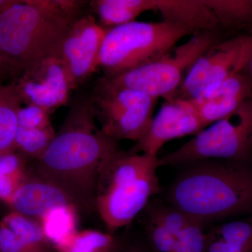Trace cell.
I'll use <instances>...</instances> for the list:
<instances>
[{"label": "cell", "mask_w": 252, "mask_h": 252, "mask_svg": "<svg viewBox=\"0 0 252 252\" xmlns=\"http://www.w3.org/2000/svg\"><path fill=\"white\" fill-rule=\"evenodd\" d=\"M90 95L76 97L54 140L36 159V175L64 192L79 210L96 211L99 177L122 152L95 124Z\"/></svg>", "instance_id": "obj_1"}, {"label": "cell", "mask_w": 252, "mask_h": 252, "mask_svg": "<svg viewBox=\"0 0 252 252\" xmlns=\"http://www.w3.org/2000/svg\"><path fill=\"white\" fill-rule=\"evenodd\" d=\"M88 1L22 0L0 13V71L20 76L59 53L71 24Z\"/></svg>", "instance_id": "obj_2"}, {"label": "cell", "mask_w": 252, "mask_h": 252, "mask_svg": "<svg viewBox=\"0 0 252 252\" xmlns=\"http://www.w3.org/2000/svg\"><path fill=\"white\" fill-rule=\"evenodd\" d=\"M180 166L167 203L204 223L252 215V162L203 160Z\"/></svg>", "instance_id": "obj_3"}, {"label": "cell", "mask_w": 252, "mask_h": 252, "mask_svg": "<svg viewBox=\"0 0 252 252\" xmlns=\"http://www.w3.org/2000/svg\"><path fill=\"white\" fill-rule=\"evenodd\" d=\"M158 156L119 152L99 177L95 207L110 233L130 224L160 190Z\"/></svg>", "instance_id": "obj_4"}, {"label": "cell", "mask_w": 252, "mask_h": 252, "mask_svg": "<svg viewBox=\"0 0 252 252\" xmlns=\"http://www.w3.org/2000/svg\"><path fill=\"white\" fill-rule=\"evenodd\" d=\"M188 33L162 21H133L112 28L104 37L99 69L109 79L170 54Z\"/></svg>", "instance_id": "obj_5"}, {"label": "cell", "mask_w": 252, "mask_h": 252, "mask_svg": "<svg viewBox=\"0 0 252 252\" xmlns=\"http://www.w3.org/2000/svg\"><path fill=\"white\" fill-rule=\"evenodd\" d=\"M203 160L252 162V97L174 152L158 158V163L180 166Z\"/></svg>", "instance_id": "obj_6"}, {"label": "cell", "mask_w": 252, "mask_h": 252, "mask_svg": "<svg viewBox=\"0 0 252 252\" xmlns=\"http://www.w3.org/2000/svg\"><path fill=\"white\" fill-rule=\"evenodd\" d=\"M225 37L220 31L192 36L161 59L116 77L101 79L113 87L140 91L156 99L172 100L193 63L210 46Z\"/></svg>", "instance_id": "obj_7"}, {"label": "cell", "mask_w": 252, "mask_h": 252, "mask_svg": "<svg viewBox=\"0 0 252 252\" xmlns=\"http://www.w3.org/2000/svg\"><path fill=\"white\" fill-rule=\"evenodd\" d=\"M100 130L113 140L136 142L148 130L158 99L131 89L113 87L99 79L90 95Z\"/></svg>", "instance_id": "obj_8"}, {"label": "cell", "mask_w": 252, "mask_h": 252, "mask_svg": "<svg viewBox=\"0 0 252 252\" xmlns=\"http://www.w3.org/2000/svg\"><path fill=\"white\" fill-rule=\"evenodd\" d=\"M248 32L217 41L190 67L173 99L195 100L208 95L241 70L248 56Z\"/></svg>", "instance_id": "obj_9"}, {"label": "cell", "mask_w": 252, "mask_h": 252, "mask_svg": "<svg viewBox=\"0 0 252 252\" xmlns=\"http://www.w3.org/2000/svg\"><path fill=\"white\" fill-rule=\"evenodd\" d=\"M12 84L23 103L39 106L50 114L67 104L74 90L67 68L58 54L28 68Z\"/></svg>", "instance_id": "obj_10"}, {"label": "cell", "mask_w": 252, "mask_h": 252, "mask_svg": "<svg viewBox=\"0 0 252 252\" xmlns=\"http://www.w3.org/2000/svg\"><path fill=\"white\" fill-rule=\"evenodd\" d=\"M205 223L170 207L149 214L144 229L154 252H206Z\"/></svg>", "instance_id": "obj_11"}, {"label": "cell", "mask_w": 252, "mask_h": 252, "mask_svg": "<svg viewBox=\"0 0 252 252\" xmlns=\"http://www.w3.org/2000/svg\"><path fill=\"white\" fill-rule=\"evenodd\" d=\"M107 31L91 14L81 15L68 28L58 54L67 68L74 89L99 69V55Z\"/></svg>", "instance_id": "obj_12"}, {"label": "cell", "mask_w": 252, "mask_h": 252, "mask_svg": "<svg viewBox=\"0 0 252 252\" xmlns=\"http://www.w3.org/2000/svg\"><path fill=\"white\" fill-rule=\"evenodd\" d=\"M205 127L192 101H165L154 117L145 135L127 152L158 156L162 146L169 141L195 136Z\"/></svg>", "instance_id": "obj_13"}, {"label": "cell", "mask_w": 252, "mask_h": 252, "mask_svg": "<svg viewBox=\"0 0 252 252\" xmlns=\"http://www.w3.org/2000/svg\"><path fill=\"white\" fill-rule=\"evenodd\" d=\"M252 97V81L239 72L223 81L208 95L190 101L207 127L228 116Z\"/></svg>", "instance_id": "obj_14"}, {"label": "cell", "mask_w": 252, "mask_h": 252, "mask_svg": "<svg viewBox=\"0 0 252 252\" xmlns=\"http://www.w3.org/2000/svg\"><path fill=\"white\" fill-rule=\"evenodd\" d=\"M0 252H56L39 220L12 211L0 220Z\"/></svg>", "instance_id": "obj_15"}, {"label": "cell", "mask_w": 252, "mask_h": 252, "mask_svg": "<svg viewBox=\"0 0 252 252\" xmlns=\"http://www.w3.org/2000/svg\"><path fill=\"white\" fill-rule=\"evenodd\" d=\"M162 21L180 28L189 36L220 31L216 16L205 0H157Z\"/></svg>", "instance_id": "obj_16"}, {"label": "cell", "mask_w": 252, "mask_h": 252, "mask_svg": "<svg viewBox=\"0 0 252 252\" xmlns=\"http://www.w3.org/2000/svg\"><path fill=\"white\" fill-rule=\"evenodd\" d=\"M71 203L74 204L61 189L36 175L28 176L9 206L13 211L39 220L51 209Z\"/></svg>", "instance_id": "obj_17"}, {"label": "cell", "mask_w": 252, "mask_h": 252, "mask_svg": "<svg viewBox=\"0 0 252 252\" xmlns=\"http://www.w3.org/2000/svg\"><path fill=\"white\" fill-rule=\"evenodd\" d=\"M206 252H252V215L210 228Z\"/></svg>", "instance_id": "obj_18"}, {"label": "cell", "mask_w": 252, "mask_h": 252, "mask_svg": "<svg viewBox=\"0 0 252 252\" xmlns=\"http://www.w3.org/2000/svg\"><path fill=\"white\" fill-rule=\"evenodd\" d=\"M91 9L107 30L135 21L146 11L157 9V0H92Z\"/></svg>", "instance_id": "obj_19"}, {"label": "cell", "mask_w": 252, "mask_h": 252, "mask_svg": "<svg viewBox=\"0 0 252 252\" xmlns=\"http://www.w3.org/2000/svg\"><path fill=\"white\" fill-rule=\"evenodd\" d=\"M22 104L13 84H0V157L16 152L17 115Z\"/></svg>", "instance_id": "obj_20"}, {"label": "cell", "mask_w": 252, "mask_h": 252, "mask_svg": "<svg viewBox=\"0 0 252 252\" xmlns=\"http://www.w3.org/2000/svg\"><path fill=\"white\" fill-rule=\"evenodd\" d=\"M224 34L252 29V0H205Z\"/></svg>", "instance_id": "obj_21"}, {"label": "cell", "mask_w": 252, "mask_h": 252, "mask_svg": "<svg viewBox=\"0 0 252 252\" xmlns=\"http://www.w3.org/2000/svg\"><path fill=\"white\" fill-rule=\"evenodd\" d=\"M79 211L74 204L61 205L46 212L39 220L43 233L54 248L78 231Z\"/></svg>", "instance_id": "obj_22"}, {"label": "cell", "mask_w": 252, "mask_h": 252, "mask_svg": "<svg viewBox=\"0 0 252 252\" xmlns=\"http://www.w3.org/2000/svg\"><path fill=\"white\" fill-rule=\"evenodd\" d=\"M122 241L111 233L78 230L55 248L56 252H117Z\"/></svg>", "instance_id": "obj_23"}, {"label": "cell", "mask_w": 252, "mask_h": 252, "mask_svg": "<svg viewBox=\"0 0 252 252\" xmlns=\"http://www.w3.org/2000/svg\"><path fill=\"white\" fill-rule=\"evenodd\" d=\"M27 159L17 151L0 157V200L7 205L27 179Z\"/></svg>", "instance_id": "obj_24"}, {"label": "cell", "mask_w": 252, "mask_h": 252, "mask_svg": "<svg viewBox=\"0 0 252 252\" xmlns=\"http://www.w3.org/2000/svg\"><path fill=\"white\" fill-rule=\"evenodd\" d=\"M56 132L52 126L45 128L24 129L18 127L16 151L25 157L38 159L54 140Z\"/></svg>", "instance_id": "obj_25"}, {"label": "cell", "mask_w": 252, "mask_h": 252, "mask_svg": "<svg viewBox=\"0 0 252 252\" xmlns=\"http://www.w3.org/2000/svg\"><path fill=\"white\" fill-rule=\"evenodd\" d=\"M50 113L34 104L21 107L18 112V127L24 129H41L51 125Z\"/></svg>", "instance_id": "obj_26"}, {"label": "cell", "mask_w": 252, "mask_h": 252, "mask_svg": "<svg viewBox=\"0 0 252 252\" xmlns=\"http://www.w3.org/2000/svg\"><path fill=\"white\" fill-rule=\"evenodd\" d=\"M247 32L250 36V47H249L247 59L240 72L248 77L252 82V29L250 30Z\"/></svg>", "instance_id": "obj_27"}, {"label": "cell", "mask_w": 252, "mask_h": 252, "mask_svg": "<svg viewBox=\"0 0 252 252\" xmlns=\"http://www.w3.org/2000/svg\"><path fill=\"white\" fill-rule=\"evenodd\" d=\"M117 252H148L143 245L137 243H122Z\"/></svg>", "instance_id": "obj_28"}, {"label": "cell", "mask_w": 252, "mask_h": 252, "mask_svg": "<svg viewBox=\"0 0 252 252\" xmlns=\"http://www.w3.org/2000/svg\"><path fill=\"white\" fill-rule=\"evenodd\" d=\"M2 76H4V74H3L1 72V71H0V78L2 77Z\"/></svg>", "instance_id": "obj_29"}]
</instances>
